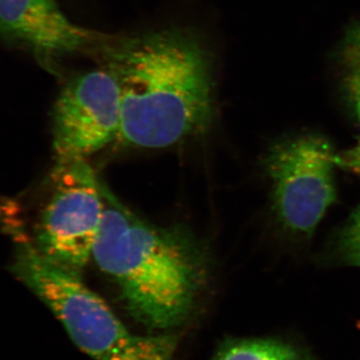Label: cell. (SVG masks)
I'll use <instances>...</instances> for the list:
<instances>
[{"instance_id":"5","label":"cell","mask_w":360,"mask_h":360,"mask_svg":"<svg viewBox=\"0 0 360 360\" xmlns=\"http://www.w3.org/2000/svg\"><path fill=\"white\" fill-rule=\"evenodd\" d=\"M336 153L321 135L305 134L272 146L264 160L277 221L310 238L336 200Z\"/></svg>"},{"instance_id":"7","label":"cell","mask_w":360,"mask_h":360,"mask_svg":"<svg viewBox=\"0 0 360 360\" xmlns=\"http://www.w3.org/2000/svg\"><path fill=\"white\" fill-rule=\"evenodd\" d=\"M0 37L40 59L103 49L112 39L71 22L56 0H0Z\"/></svg>"},{"instance_id":"10","label":"cell","mask_w":360,"mask_h":360,"mask_svg":"<svg viewBox=\"0 0 360 360\" xmlns=\"http://www.w3.org/2000/svg\"><path fill=\"white\" fill-rule=\"evenodd\" d=\"M335 250L341 262L360 267V205L338 234Z\"/></svg>"},{"instance_id":"1","label":"cell","mask_w":360,"mask_h":360,"mask_svg":"<svg viewBox=\"0 0 360 360\" xmlns=\"http://www.w3.org/2000/svg\"><path fill=\"white\" fill-rule=\"evenodd\" d=\"M122 96L118 139L163 148L207 129L213 115V63L200 33L167 28L111 39L101 49Z\"/></svg>"},{"instance_id":"11","label":"cell","mask_w":360,"mask_h":360,"mask_svg":"<svg viewBox=\"0 0 360 360\" xmlns=\"http://www.w3.org/2000/svg\"><path fill=\"white\" fill-rule=\"evenodd\" d=\"M335 162L336 167L360 175V139L354 148L336 153Z\"/></svg>"},{"instance_id":"2","label":"cell","mask_w":360,"mask_h":360,"mask_svg":"<svg viewBox=\"0 0 360 360\" xmlns=\"http://www.w3.org/2000/svg\"><path fill=\"white\" fill-rule=\"evenodd\" d=\"M104 214L94 258L139 321L167 328L184 321L205 276V253L177 227L141 219L101 182Z\"/></svg>"},{"instance_id":"6","label":"cell","mask_w":360,"mask_h":360,"mask_svg":"<svg viewBox=\"0 0 360 360\" xmlns=\"http://www.w3.org/2000/svg\"><path fill=\"white\" fill-rule=\"evenodd\" d=\"M122 96L110 70L87 71L70 80L53 110V150L56 161L94 155L120 136Z\"/></svg>"},{"instance_id":"8","label":"cell","mask_w":360,"mask_h":360,"mask_svg":"<svg viewBox=\"0 0 360 360\" xmlns=\"http://www.w3.org/2000/svg\"><path fill=\"white\" fill-rule=\"evenodd\" d=\"M341 98L360 122V18L348 23L333 54Z\"/></svg>"},{"instance_id":"4","label":"cell","mask_w":360,"mask_h":360,"mask_svg":"<svg viewBox=\"0 0 360 360\" xmlns=\"http://www.w3.org/2000/svg\"><path fill=\"white\" fill-rule=\"evenodd\" d=\"M52 191L34 245L53 264L80 276L94 255L104 214L101 182L86 160L56 161Z\"/></svg>"},{"instance_id":"3","label":"cell","mask_w":360,"mask_h":360,"mask_svg":"<svg viewBox=\"0 0 360 360\" xmlns=\"http://www.w3.org/2000/svg\"><path fill=\"white\" fill-rule=\"evenodd\" d=\"M0 225L13 241L11 271L53 312L82 352L96 360H174V336L132 333L80 276L39 252L15 212L2 215Z\"/></svg>"},{"instance_id":"9","label":"cell","mask_w":360,"mask_h":360,"mask_svg":"<svg viewBox=\"0 0 360 360\" xmlns=\"http://www.w3.org/2000/svg\"><path fill=\"white\" fill-rule=\"evenodd\" d=\"M214 360H314L300 348L274 340H243L224 348Z\"/></svg>"}]
</instances>
